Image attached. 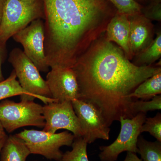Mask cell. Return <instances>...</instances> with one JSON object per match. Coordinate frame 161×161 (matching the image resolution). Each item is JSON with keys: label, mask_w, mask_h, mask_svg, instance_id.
<instances>
[{"label": "cell", "mask_w": 161, "mask_h": 161, "mask_svg": "<svg viewBox=\"0 0 161 161\" xmlns=\"http://www.w3.org/2000/svg\"><path fill=\"white\" fill-rule=\"evenodd\" d=\"M7 136H8L5 132V130L3 128L2 124L0 123V139L6 138Z\"/></svg>", "instance_id": "cell-25"}, {"label": "cell", "mask_w": 161, "mask_h": 161, "mask_svg": "<svg viewBox=\"0 0 161 161\" xmlns=\"http://www.w3.org/2000/svg\"><path fill=\"white\" fill-rule=\"evenodd\" d=\"M6 1V0H0V23H1V19H2L3 8H4Z\"/></svg>", "instance_id": "cell-26"}, {"label": "cell", "mask_w": 161, "mask_h": 161, "mask_svg": "<svg viewBox=\"0 0 161 161\" xmlns=\"http://www.w3.org/2000/svg\"><path fill=\"white\" fill-rule=\"evenodd\" d=\"M31 154L23 140L17 136H7L0 153V161H26Z\"/></svg>", "instance_id": "cell-14"}, {"label": "cell", "mask_w": 161, "mask_h": 161, "mask_svg": "<svg viewBox=\"0 0 161 161\" xmlns=\"http://www.w3.org/2000/svg\"><path fill=\"white\" fill-rule=\"evenodd\" d=\"M52 98L58 102L79 99V87L75 72L71 68L51 69L46 76Z\"/></svg>", "instance_id": "cell-11"}, {"label": "cell", "mask_w": 161, "mask_h": 161, "mask_svg": "<svg viewBox=\"0 0 161 161\" xmlns=\"http://www.w3.org/2000/svg\"><path fill=\"white\" fill-rule=\"evenodd\" d=\"M72 103L80 123L82 138L88 144L97 139L109 140L110 127L95 106L79 99L72 101Z\"/></svg>", "instance_id": "cell-9"}, {"label": "cell", "mask_w": 161, "mask_h": 161, "mask_svg": "<svg viewBox=\"0 0 161 161\" xmlns=\"http://www.w3.org/2000/svg\"><path fill=\"white\" fill-rule=\"evenodd\" d=\"M142 14L150 20H161V0H152L142 9Z\"/></svg>", "instance_id": "cell-23"}, {"label": "cell", "mask_w": 161, "mask_h": 161, "mask_svg": "<svg viewBox=\"0 0 161 161\" xmlns=\"http://www.w3.org/2000/svg\"><path fill=\"white\" fill-rule=\"evenodd\" d=\"M124 161H143L141 158H139L136 153L128 152L126 156Z\"/></svg>", "instance_id": "cell-24"}, {"label": "cell", "mask_w": 161, "mask_h": 161, "mask_svg": "<svg viewBox=\"0 0 161 161\" xmlns=\"http://www.w3.org/2000/svg\"><path fill=\"white\" fill-rule=\"evenodd\" d=\"M105 32V36L108 41L117 43L126 58L130 60L132 59L129 47L130 22L129 16L117 11L109 22Z\"/></svg>", "instance_id": "cell-13"}, {"label": "cell", "mask_w": 161, "mask_h": 161, "mask_svg": "<svg viewBox=\"0 0 161 161\" xmlns=\"http://www.w3.org/2000/svg\"><path fill=\"white\" fill-rule=\"evenodd\" d=\"M0 123L8 133L26 126L43 128V106L34 100L21 99L19 103L6 100L0 103Z\"/></svg>", "instance_id": "cell-4"}, {"label": "cell", "mask_w": 161, "mask_h": 161, "mask_svg": "<svg viewBox=\"0 0 161 161\" xmlns=\"http://www.w3.org/2000/svg\"><path fill=\"white\" fill-rule=\"evenodd\" d=\"M23 140L31 154L43 156L45 158L60 161L63 153L60 148L71 147L75 136L68 131L58 133L36 130H24L16 134Z\"/></svg>", "instance_id": "cell-6"}, {"label": "cell", "mask_w": 161, "mask_h": 161, "mask_svg": "<svg viewBox=\"0 0 161 161\" xmlns=\"http://www.w3.org/2000/svg\"><path fill=\"white\" fill-rule=\"evenodd\" d=\"M161 94V71L140 84L130 95L134 100H148Z\"/></svg>", "instance_id": "cell-15"}, {"label": "cell", "mask_w": 161, "mask_h": 161, "mask_svg": "<svg viewBox=\"0 0 161 161\" xmlns=\"http://www.w3.org/2000/svg\"><path fill=\"white\" fill-rule=\"evenodd\" d=\"M118 11L128 16L142 14V6L134 0H110Z\"/></svg>", "instance_id": "cell-22"}, {"label": "cell", "mask_w": 161, "mask_h": 161, "mask_svg": "<svg viewBox=\"0 0 161 161\" xmlns=\"http://www.w3.org/2000/svg\"><path fill=\"white\" fill-rule=\"evenodd\" d=\"M129 18L130 22L129 47L133 58L152 43L154 30L151 20L142 14L129 16Z\"/></svg>", "instance_id": "cell-12"}, {"label": "cell", "mask_w": 161, "mask_h": 161, "mask_svg": "<svg viewBox=\"0 0 161 161\" xmlns=\"http://www.w3.org/2000/svg\"><path fill=\"white\" fill-rule=\"evenodd\" d=\"M134 1H135L136 3H138V4H140L141 6H142V3H147V5H148V4L151 2V1H152V0H134ZM144 7H145V6H144Z\"/></svg>", "instance_id": "cell-27"}, {"label": "cell", "mask_w": 161, "mask_h": 161, "mask_svg": "<svg viewBox=\"0 0 161 161\" xmlns=\"http://www.w3.org/2000/svg\"><path fill=\"white\" fill-rule=\"evenodd\" d=\"M39 161L35 160V161Z\"/></svg>", "instance_id": "cell-30"}, {"label": "cell", "mask_w": 161, "mask_h": 161, "mask_svg": "<svg viewBox=\"0 0 161 161\" xmlns=\"http://www.w3.org/2000/svg\"><path fill=\"white\" fill-rule=\"evenodd\" d=\"M43 108L45 122L43 131L55 133L58 130H66L71 132L75 137L82 136L80 123L72 101L49 103Z\"/></svg>", "instance_id": "cell-10"}, {"label": "cell", "mask_w": 161, "mask_h": 161, "mask_svg": "<svg viewBox=\"0 0 161 161\" xmlns=\"http://www.w3.org/2000/svg\"><path fill=\"white\" fill-rule=\"evenodd\" d=\"M9 61L14 69L20 85L30 95L40 99L45 104L57 102L52 98L46 80L22 50L19 48L13 49Z\"/></svg>", "instance_id": "cell-5"}, {"label": "cell", "mask_w": 161, "mask_h": 161, "mask_svg": "<svg viewBox=\"0 0 161 161\" xmlns=\"http://www.w3.org/2000/svg\"><path fill=\"white\" fill-rule=\"evenodd\" d=\"M6 138L0 139V153H1V150H2V148H3V145H4V143H5Z\"/></svg>", "instance_id": "cell-29"}, {"label": "cell", "mask_w": 161, "mask_h": 161, "mask_svg": "<svg viewBox=\"0 0 161 161\" xmlns=\"http://www.w3.org/2000/svg\"><path fill=\"white\" fill-rule=\"evenodd\" d=\"M44 53L51 69L71 68L104 33L117 9L110 0H43Z\"/></svg>", "instance_id": "cell-2"}, {"label": "cell", "mask_w": 161, "mask_h": 161, "mask_svg": "<svg viewBox=\"0 0 161 161\" xmlns=\"http://www.w3.org/2000/svg\"><path fill=\"white\" fill-rule=\"evenodd\" d=\"M161 57V33L158 32L152 43L133 57L134 59L132 63L138 66H150Z\"/></svg>", "instance_id": "cell-16"}, {"label": "cell", "mask_w": 161, "mask_h": 161, "mask_svg": "<svg viewBox=\"0 0 161 161\" xmlns=\"http://www.w3.org/2000/svg\"><path fill=\"white\" fill-rule=\"evenodd\" d=\"M105 36V35H104ZM79 87V99L95 106L109 127L120 117L135 116L130 95L144 80L161 71V66H138L103 34L72 68Z\"/></svg>", "instance_id": "cell-1"}, {"label": "cell", "mask_w": 161, "mask_h": 161, "mask_svg": "<svg viewBox=\"0 0 161 161\" xmlns=\"http://www.w3.org/2000/svg\"><path fill=\"white\" fill-rule=\"evenodd\" d=\"M44 19L43 0H6L0 23V48L32 21Z\"/></svg>", "instance_id": "cell-3"}, {"label": "cell", "mask_w": 161, "mask_h": 161, "mask_svg": "<svg viewBox=\"0 0 161 161\" xmlns=\"http://www.w3.org/2000/svg\"><path fill=\"white\" fill-rule=\"evenodd\" d=\"M132 108L135 115L140 112L147 113L150 111L160 110L161 95H157L150 101L138 99L134 101L132 103Z\"/></svg>", "instance_id": "cell-20"}, {"label": "cell", "mask_w": 161, "mask_h": 161, "mask_svg": "<svg viewBox=\"0 0 161 161\" xmlns=\"http://www.w3.org/2000/svg\"><path fill=\"white\" fill-rule=\"evenodd\" d=\"M16 78L13 70L7 79L0 81V100L17 95L21 96V99L34 100V97L23 89Z\"/></svg>", "instance_id": "cell-17"}, {"label": "cell", "mask_w": 161, "mask_h": 161, "mask_svg": "<svg viewBox=\"0 0 161 161\" xmlns=\"http://www.w3.org/2000/svg\"><path fill=\"white\" fill-rule=\"evenodd\" d=\"M1 48H0V81H2L4 80V78H3V74H2V68H1L2 60H1Z\"/></svg>", "instance_id": "cell-28"}, {"label": "cell", "mask_w": 161, "mask_h": 161, "mask_svg": "<svg viewBox=\"0 0 161 161\" xmlns=\"http://www.w3.org/2000/svg\"><path fill=\"white\" fill-rule=\"evenodd\" d=\"M23 46L24 53L39 71L48 72L49 66L44 53V22L42 19L32 21L28 26L13 36Z\"/></svg>", "instance_id": "cell-8"}, {"label": "cell", "mask_w": 161, "mask_h": 161, "mask_svg": "<svg viewBox=\"0 0 161 161\" xmlns=\"http://www.w3.org/2000/svg\"><path fill=\"white\" fill-rule=\"evenodd\" d=\"M148 132L156 139L157 141L161 142V114L158 112L153 117L146 118L141 128V133Z\"/></svg>", "instance_id": "cell-21"}, {"label": "cell", "mask_w": 161, "mask_h": 161, "mask_svg": "<svg viewBox=\"0 0 161 161\" xmlns=\"http://www.w3.org/2000/svg\"><path fill=\"white\" fill-rule=\"evenodd\" d=\"M137 147V153L143 161H161V142H150L139 136Z\"/></svg>", "instance_id": "cell-18"}, {"label": "cell", "mask_w": 161, "mask_h": 161, "mask_svg": "<svg viewBox=\"0 0 161 161\" xmlns=\"http://www.w3.org/2000/svg\"><path fill=\"white\" fill-rule=\"evenodd\" d=\"M147 113H137L132 118L120 117L121 129L118 137L109 146H100L98 157L101 161H116L124 152L137 153V142L142 125L147 118Z\"/></svg>", "instance_id": "cell-7"}, {"label": "cell", "mask_w": 161, "mask_h": 161, "mask_svg": "<svg viewBox=\"0 0 161 161\" xmlns=\"http://www.w3.org/2000/svg\"><path fill=\"white\" fill-rule=\"evenodd\" d=\"M87 143L82 136L75 137L72 150L63 153L60 161H89L87 153Z\"/></svg>", "instance_id": "cell-19"}]
</instances>
